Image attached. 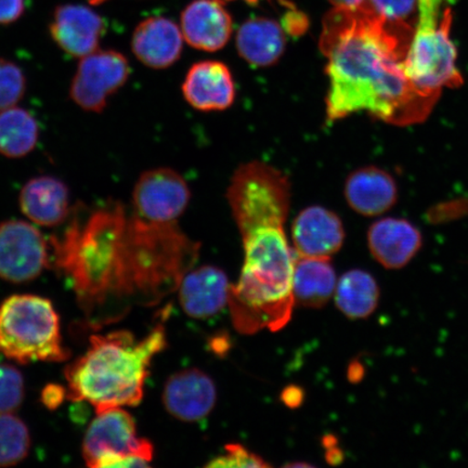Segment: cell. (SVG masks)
I'll use <instances>...</instances> for the list:
<instances>
[{
  "mask_svg": "<svg viewBox=\"0 0 468 468\" xmlns=\"http://www.w3.org/2000/svg\"><path fill=\"white\" fill-rule=\"evenodd\" d=\"M25 399V379L13 366H0V414L11 413Z\"/></svg>",
  "mask_w": 468,
  "mask_h": 468,
  "instance_id": "28",
  "label": "cell"
},
{
  "mask_svg": "<svg viewBox=\"0 0 468 468\" xmlns=\"http://www.w3.org/2000/svg\"><path fill=\"white\" fill-rule=\"evenodd\" d=\"M292 238L295 255L331 259L343 247L345 230L332 210L312 207L302 210L292 222Z\"/></svg>",
  "mask_w": 468,
  "mask_h": 468,
  "instance_id": "13",
  "label": "cell"
},
{
  "mask_svg": "<svg viewBox=\"0 0 468 468\" xmlns=\"http://www.w3.org/2000/svg\"><path fill=\"white\" fill-rule=\"evenodd\" d=\"M27 78L16 63L0 58V111L15 107L25 97Z\"/></svg>",
  "mask_w": 468,
  "mask_h": 468,
  "instance_id": "27",
  "label": "cell"
},
{
  "mask_svg": "<svg viewBox=\"0 0 468 468\" xmlns=\"http://www.w3.org/2000/svg\"><path fill=\"white\" fill-rule=\"evenodd\" d=\"M38 138V122L28 111L16 105L0 111V154L21 159L31 154Z\"/></svg>",
  "mask_w": 468,
  "mask_h": 468,
  "instance_id": "25",
  "label": "cell"
},
{
  "mask_svg": "<svg viewBox=\"0 0 468 468\" xmlns=\"http://www.w3.org/2000/svg\"><path fill=\"white\" fill-rule=\"evenodd\" d=\"M283 401L285 405L291 407H296L300 405L303 399V393L301 389H297L296 388H291L286 389L283 394Z\"/></svg>",
  "mask_w": 468,
  "mask_h": 468,
  "instance_id": "35",
  "label": "cell"
},
{
  "mask_svg": "<svg viewBox=\"0 0 468 468\" xmlns=\"http://www.w3.org/2000/svg\"><path fill=\"white\" fill-rule=\"evenodd\" d=\"M190 197L189 186L178 173L169 168L151 169L134 186L133 216L150 224H176Z\"/></svg>",
  "mask_w": 468,
  "mask_h": 468,
  "instance_id": "10",
  "label": "cell"
},
{
  "mask_svg": "<svg viewBox=\"0 0 468 468\" xmlns=\"http://www.w3.org/2000/svg\"><path fill=\"white\" fill-rule=\"evenodd\" d=\"M19 204L22 213L34 224L56 227L69 214V190L54 176H38L23 186Z\"/></svg>",
  "mask_w": 468,
  "mask_h": 468,
  "instance_id": "20",
  "label": "cell"
},
{
  "mask_svg": "<svg viewBox=\"0 0 468 468\" xmlns=\"http://www.w3.org/2000/svg\"><path fill=\"white\" fill-rule=\"evenodd\" d=\"M127 58L115 50H99L80 58L69 98L87 112L101 113L109 98L130 78Z\"/></svg>",
  "mask_w": 468,
  "mask_h": 468,
  "instance_id": "9",
  "label": "cell"
},
{
  "mask_svg": "<svg viewBox=\"0 0 468 468\" xmlns=\"http://www.w3.org/2000/svg\"><path fill=\"white\" fill-rule=\"evenodd\" d=\"M227 197L244 248L241 278L228 294L233 325L242 335L282 330L295 306V251L284 230L290 181L277 168L251 162L234 174Z\"/></svg>",
  "mask_w": 468,
  "mask_h": 468,
  "instance_id": "2",
  "label": "cell"
},
{
  "mask_svg": "<svg viewBox=\"0 0 468 468\" xmlns=\"http://www.w3.org/2000/svg\"><path fill=\"white\" fill-rule=\"evenodd\" d=\"M309 27L308 17L296 9H291L282 20L284 32L291 37H301Z\"/></svg>",
  "mask_w": 468,
  "mask_h": 468,
  "instance_id": "31",
  "label": "cell"
},
{
  "mask_svg": "<svg viewBox=\"0 0 468 468\" xmlns=\"http://www.w3.org/2000/svg\"><path fill=\"white\" fill-rule=\"evenodd\" d=\"M419 21L405 61L412 84L427 95H441L443 87H459L463 79L456 68L452 39V0H418Z\"/></svg>",
  "mask_w": 468,
  "mask_h": 468,
  "instance_id": "6",
  "label": "cell"
},
{
  "mask_svg": "<svg viewBox=\"0 0 468 468\" xmlns=\"http://www.w3.org/2000/svg\"><path fill=\"white\" fill-rule=\"evenodd\" d=\"M219 2H225V0H219Z\"/></svg>",
  "mask_w": 468,
  "mask_h": 468,
  "instance_id": "40",
  "label": "cell"
},
{
  "mask_svg": "<svg viewBox=\"0 0 468 468\" xmlns=\"http://www.w3.org/2000/svg\"><path fill=\"white\" fill-rule=\"evenodd\" d=\"M345 196L355 212L372 218L382 215L398 201L393 176L376 166L356 169L345 185Z\"/></svg>",
  "mask_w": 468,
  "mask_h": 468,
  "instance_id": "21",
  "label": "cell"
},
{
  "mask_svg": "<svg viewBox=\"0 0 468 468\" xmlns=\"http://www.w3.org/2000/svg\"><path fill=\"white\" fill-rule=\"evenodd\" d=\"M83 458L92 468L146 467L154 459V446L138 437L130 413L112 408L98 412L88 427Z\"/></svg>",
  "mask_w": 468,
  "mask_h": 468,
  "instance_id": "8",
  "label": "cell"
},
{
  "mask_svg": "<svg viewBox=\"0 0 468 468\" xmlns=\"http://www.w3.org/2000/svg\"><path fill=\"white\" fill-rule=\"evenodd\" d=\"M104 2H107V0H90V3L93 5H101Z\"/></svg>",
  "mask_w": 468,
  "mask_h": 468,
  "instance_id": "38",
  "label": "cell"
},
{
  "mask_svg": "<svg viewBox=\"0 0 468 468\" xmlns=\"http://www.w3.org/2000/svg\"><path fill=\"white\" fill-rule=\"evenodd\" d=\"M181 29L166 17H149L134 29L132 49L140 62L151 69L173 66L183 50Z\"/></svg>",
  "mask_w": 468,
  "mask_h": 468,
  "instance_id": "19",
  "label": "cell"
},
{
  "mask_svg": "<svg viewBox=\"0 0 468 468\" xmlns=\"http://www.w3.org/2000/svg\"><path fill=\"white\" fill-rule=\"evenodd\" d=\"M413 34L411 25L385 19L368 0L331 10L320 37L329 78L327 120L367 112L397 125L423 121L438 97L420 91L407 76Z\"/></svg>",
  "mask_w": 468,
  "mask_h": 468,
  "instance_id": "1",
  "label": "cell"
},
{
  "mask_svg": "<svg viewBox=\"0 0 468 468\" xmlns=\"http://www.w3.org/2000/svg\"><path fill=\"white\" fill-rule=\"evenodd\" d=\"M207 467H268L267 462L261 456L250 452L239 443H229L226 446V452L214 459Z\"/></svg>",
  "mask_w": 468,
  "mask_h": 468,
  "instance_id": "29",
  "label": "cell"
},
{
  "mask_svg": "<svg viewBox=\"0 0 468 468\" xmlns=\"http://www.w3.org/2000/svg\"><path fill=\"white\" fill-rule=\"evenodd\" d=\"M66 391L60 386L49 385L43 391V402L46 407L56 409L61 405Z\"/></svg>",
  "mask_w": 468,
  "mask_h": 468,
  "instance_id": "33",
  "label": "cell"
},
{
  "mask_svg": "<svg viewBox=\"0 0 468 468\" xmlns=\"http://www.w3.org/2000/svg\"><path fill=\"white\" fill-rule=\"evenodd\" d=\"M365 377V367L358 361L353 362L348 370V378L351 382L358 383Z\"/></svg>",
  "mask_w": 468,
  "mask_h": 468,
  "instance_id": "36",
  "label": "cell"
},
{
  "mask_svg": "<svg viewBox=\"0 0 468 468\" xmlns=\"http://www.w3.org/2000/svg\"><path fill=\"white\" fill-rule=\"evenodd\" d=\"M186 101L204 112L231 107L236 86L230 69L218 61L196 63L186 76L183 85Z\"/></svg>",
  "mask_w": 468,
  "mask_h": 468,
  "instance_id": "17",
  "label": "cell"
},
{
  "mask_svg": "<svg viewBox=\"0 0 468 468\" xmlns=\"http://www.w3.org/2000/svg\"><path fill=\"white\" fill-rule=\"evenodd\" d=\"M329 2L335 5V8L355 9L365 5L367 0H329Z\"/></svg>",
  "mask_w": 468,
  "mask_h": 468,
  "instance_id": "37",
  "label": "cell"
},
{
  "mask_svg": "<svg viewBox=\"0 0 468 468\" xmlns=\"http://www.w3.org/2000/svg\"><path fill=\"white\" fill-rule=\"evenodd\" d=\"M324 444L326 447V460L332 465H337L342 463L344 460V453L342 450L337 448V441L335 437L327 436L324 439Z\"/></svg>",
  "mask_w": 468,
  "mask_h": 468,
  "instance_id": "34",
  "label": "cell"
},
{
  "mask_svg": "<svg viewBox=\"0 0 468 468\" xmlns=\"http://www.w3.org/2000/svg\"><path fill=\"white\" fill-rule=\"evenodd\" d=\"M218 400L214 380L198 368L173 374L163 391L164 406L174 418L197 422L213 411Z\"/></svg>",
  "mask_w": 468,
  "mask_h": 468,
  "instance_id": "12",
  "label": "cell"
},
{
  "mask_svg": "<svg viewBox=\"0 0 468 468\" xmlns=\"http://www.w3.org/2000/svg\"><path fill=\"white\" fill-rule=\"evenodd\" d=\"M229 288V281L221 269L203 266L186 272L181 281L180 306L191 318H212L228 305Z\"/></svg>",
  "mask_w": 468,
  "mask_h": 468,
  "instance_id": "16",
  "label": "cell"
},
{
  "mask_svg": "<svg viewBox=\"0 0 468 468\" xmlns=\"http://www.w3.org/2000/svg\"><path fill=\"white\" fill-rule=\"evenodd\" d=\"M127 220L122 205H109L85 221L74 220L60 239H55L56 266L90 317H101L111 303H126Z\"/></svg>",
  "mask_w": 468,
  "mask_h": 468,
  "instance_id": "3",
  "label": "cell"
},
{
  "mask_svg": "<svg viewBox=\"0 0 468 468\" xmlns=\"http://www.w3.org/2000/svg\"><path fill=\"white\" fill-rule=\"evenodd\" d=\"M285 32L278 22L256 17L239 28L237 48L239 56L254 67H271L285 49Z\"/></svg>",
  "mask_w": 468,
  "mask_h": 468,
  "instance_id": "23",
  "label": "cell"
},
{
  "mask_svg": "<svg viewBox=\"0 0 468 468\" xmlns=\"http://www.w3.org/2000/svg\"><path fill=\"white\" fill-rule=\"evenodd\" d=\"M25 10V0H0V26H8L19 20Z\"/></svg>",
  "mask_w": 468,
  "mask_h": 468,
  "instance_id": "32",
  "label": "cell"
},
{
  "mask_svg": "<svg viewBox=\"0 0 468 468\" xmlns=\"http://www.w3.org/2000/svg\"><path fill=\"white\" fill-rule=\"evenodd\" d=\"M165 347L162 325L142 341L127 331L91 336L86 354L66 368L69 399L88 402L96 413L138 406L151 361Z\"/></svg>",
  "mask_w": 468,
  "mask_h": 468,
  "instance_id": "4",
  "label": "cell"
},
{
  "mask_svg": "<svg viewBox=\"0 0 468 468\" xmlns=\"http://www.w3.org/2000/svg\"><path fill=\"white\" fill-rule=\"evenodd\" d=\"M126 247L133 302L146 305L178 290L200 250L177 225L150 224L136 216L127 220Z\"/></svg>",
  "mask_w": 468,
  "mask_h": 468,
  "instance_id": "5",
  "label": "cell"
},
{
  "mask_svg": "<svg viewBox=\"0 0 468 468\" xmlns=\"http://www.w3.org/2000/svg\"><path fill=\"white\" fill-rule=\"evenodd\" d=\"M0 354L22 365L69 359L60 321L50 301L37 295H14L0 305Z\"/></svg>",
  "mask_w": 468,
  "mask_h": 468,
  "instance_id": "7",
  "label": "cell"
},
{
  "mask_svg": "<svg viewBox=\"0 0 468 468\" xmlns=\"http://www.w3.org/2000/svg\"><path fill=\"white\" fill-rule=\"evenodd\" d=\"M245 2H248L250 5H255L257 3H260L261 0H245Z\"/></svg>",
  "mask_w": 468,
  "mask_h": 468,
  "instance_id": "39",
  "label": "cell"
},
{
  "mask_svg": "<svg viewBox=\"0 0 468 468\" xmlns=\"http://www.w3.org/2000/svg\"><path fill=\"white\" fill-rule=\"evenodd\" d=\"M104 29L102 17L81 5H60L49 26L51 37L60 49L80 58L98 49Z\"/></svg>",
  "mask_w": 468,
  "mask_h": 468,
  "instance_id": "14",
  "label": "cell"
},
{
  "mask_svg": "<svg viewBox=\"0 0 468 468\" xmlns=\"http://www.w3.org/2000/svg\"><path fill=\"white\" fill-rule=\"evenodd\" d=\"M48 251L37 227L23 220L0 224V278L14 283L37 279L48 266Z\"/></svg>",
  "mask_w": 468,
  "mask_h": 468,
  "instance_id": "11",
  "label": "cell"
},
{
  "mask_svg": "<svg viewBox=\"0 0 468 468\" xmlns=\"http://www.w3.org/2000/svg\"><path fill=\"white\" fill-rule=\"evenodd\" d=\"M422 245V233L406 219H379L367 231V247L373 259L388 271L405 268Z\"/></svg>",
  "mask_w": 468,
  "mask_h": 468,
  "instance_id": "15",
  "label": "cell"
},
{
  "mask_svg": "<svg viewBox=\"0 0 468 468\" xmlns=\"http://www.w3.org/2000/svg\"><path fill=\"white\" fill-rule=\"evenodd\" d=\"M336 307L351 320L370 317L378 307L380 290L376 278L361 269L344 273L335 292Z\"/></svg>",
  "mask_w": 468,
  "mask_h": 468,
  "instance_id": "24",
  "label": "cell"
},
{
  "mask_svg": "<svg viewBox=\"0 0 468 468\" xmlns=\"http://www.w3.org/2000/svg\"><path fill=\"white\" fill-rule=\"evenodd\" d=\"M29 447L31 436L26 423L11 413L0 414V467L20 463Z\"/></svg>",
  "mask_w": 468,
  "mask_h": 468,
  "instance_id": "26",
  "label": "cell"
},
{
  "mask_svg": "<svg viewBox=\"0 0 468 468\" xmlns=\"http://www.w3.org/2000/svg\"><path fill=\"white\" fill-rule=\"evenodd\" d=\"M181 33L195 48L218 51L231 37V16L219 0H196L181 16Z\"/></svg>",
  "mask_w": 468,
  "mask_h": 468,
  "instance_id": "18",
  "label": "cell"
},
{
  "mask_svg": "<svg viewBox=\"0 0 468 468\" xmlns=\"http://www.w3.org/2000/svg\"><path fill=\"white\" fill-rule=\"evenodd\" d=\"M368 3L385 19L409 25L418 7V0H368Z\"/></svg>",
  "mask_w": 468,
  "mask_h": 468,
  "instance_id": "30",
  "label": "cell"
},
{
  "mask_svg": "<svg viewBox=\"0 0 468 468\" xmlns=\"http://www.w3.org/2000/svg\"><path fill=\"white\" fill-rule=\"evenodd\" d=\"M336 273L330 259L295 255L292 271V295L303 307L322 308L335 295Z\"/></svg>",
  "mask_w": 468,
  "mask_h": 468,
  "instance_id": "22",
  "label": "cell"
}]
</instances>
